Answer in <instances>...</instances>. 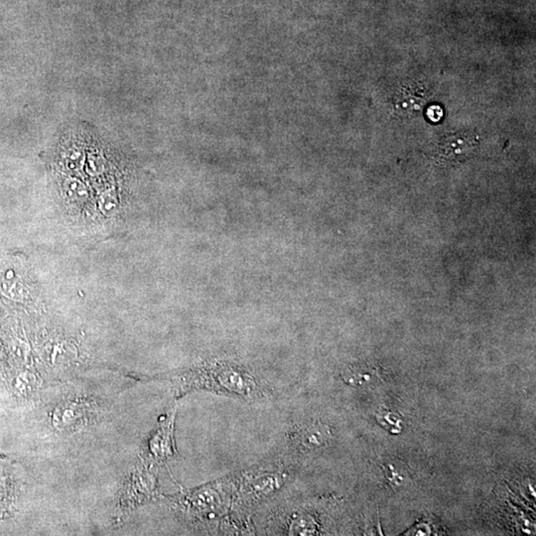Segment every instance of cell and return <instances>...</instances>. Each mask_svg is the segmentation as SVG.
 I'll return each mask as SVG.
<instances>
[{
    "mask_svg": "<svg viewBox=\"0 0 536 536\" xmlns=\"http://www.w3.org/2000/svg\"><path fill=\"white\" fill-rule=\"evenodd\" d=\"M191 382L219 393L233 394L249 400L268 396L266 389L252 375L231 365H214L196 372Z\"/></svg>",
    "mask_w": 536,
    "mask_h": 536,
    "instance_id": "obj_1",
    "label": "cell"
},
{
    "mask_svg": "<svg viewBox=\"0 0 536 536\" xmlns=\"http://www.w3.org/2000/svg\"><path fill=\"white\" fill-rule=\"evenodd\" d=\"M330 429L322 423L305 424L294 432L292 440L300 448L305 450L323 447L331 438Z\"/></svg>",
    "mask_w": 536,
    "mask_h": 536,
    "instance_id": "obj_2",
    "label": "cell"
},
{
    "mask_svg": "<svg viewBox=\"0 0 536 536\" xmlns=\"http://www.w3.org/2000/svg\"><path fill=\"white\" fill-rule=\"evenodd\" d=\"M381 368L374 365L365 363V365H355L349 368L345 374V381L349 386H375L381 382Z\"/></svg>",
    "mask_w": 536,
    "mask_h": 536,
    "instance_id": "obj_3",
    "label": "cell"
},
{
    "mask_svg": "<svg viewBox=\"0 0 536 536\" xmlns=\"http://www.w3.org/2000/svg\"><path fill=\"white\" fill-rule=\"evenodd\" d=\"M280 475L270 473L257 474L254 478L247 479V483L245 484L247 492L252 495H266V493L273 492L277 488L278 485L283 483Z\"/></svg>",
    "mask_w": 536,
    "mask_h": 536,
    "instance_id": "obj_4",
    "label": "cell"
},
{
    "mask_svg": "<svg viewBox=\"0 0 536 536\" xmlns=\"http://www.w3.org/2000/svg\"><path fill=\"white\" fill-rule=\"evenodd\" d=\"M172 419L163 425L160 430L156 433L155 438L151 442V451L156 457L166 458L172 455L171 445Z\"/></svg>",
    "mask_w": 536,
    "mask_h": 536,
    "instance_id": "obj_5",
    "label": "cell"
},
{
    "mask_svg": "<svg viewBox=\"0 0 536 536\" xmlns=\"http://www.w3.org/2000/svg\"><path fill=\"white\" fill-rule=\"evenodd\" d=\"M85 159V151L80 146L71 145L64 152L63 160L68 169L75 171L81 169L86 161Z\"/></svg>",
    "mask_w": 536,
    "mask_h": 536,
    "instance_id": "obj_6",
    "label": "cell"
},
{
    "mask_svg": "<svg viewBox=\"0 0 536 536\" xmlns=\"http://www.w3.org/2000/svg\"><path fill=\"white\" fill-rule=\"evenodd\" d=\"M473 147L471 141L463 138H453V140L444 143L443 152L447 157H456L467 154L470 150Z\"/></svg>",
    "mask_w": 536,
    "mask_h": 536,
    "instance_id": "obj_7",
    "label": "cell"
},
{
    "mask_svg": "<svg viewBox=\"0 0 536 536\" xmlns=\"http://www.w3.org/2000/svg\"><path fill=\"white\" fill-rule=\"evenodd\" d=\"M85 167H86V172L89 176H101L105 173L106 169L105 156L98 152L89 153L87 155Z\"/></svg>",
    "mask_w": 536,
    "mask_h": 536,
    "instance_id": "obj_8",
    "label": "cell"
}]
</instances>
